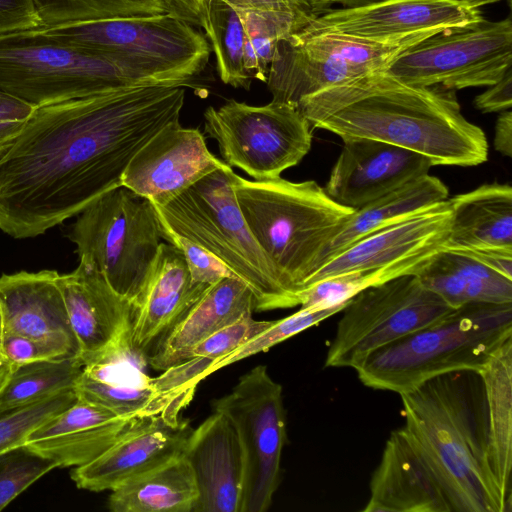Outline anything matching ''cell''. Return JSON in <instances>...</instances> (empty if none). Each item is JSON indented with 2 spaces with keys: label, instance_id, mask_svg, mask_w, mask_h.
<instances>
[{
  "label": "cell",
  "instance_id": "6da1fadb",
  "mask_svg": "<svg viewBox=\"0 0 512 512\" xmlns=\"http://www.w3.org/2000/svg\"><path fill=\"white\" fill-rule=\"evenodd\" d=\"M183 86L109 91L37 107L0 156V230L44 234L121 186L133 155L179 121Z\"/></svg>",
  "mask_w": 512,
  "mask_h": 512
},
{
  "label": "cell",
  "instance_id": "7a4b0ae2",
  "mask_svg": "<svg viewBox=\"0 0 512 512\" xmlns=\"http://www.w3.org/2000/svg\"><path fill=\"white\" fill-rule=\"evenodd\" d=\"M297 107L313 128L411 150L433 166L470 167L488 158L486 136L462 114L455 91L407 84L385 70L305 97Z\"/></svg>",
  "mask_w": 512,
  "mask_h": 512
},
{
  "label": "cell",
  "instance_id": "3957f363",
  "mask_svg": "<svg viewBox=\"0 0 512 512\" xmlns=\"http://www.w3.org/2000/svg\"><path fill=\"white\" fill-rule=\"evenodd\" d=\"M399 395L405 423L398 430L448 512H510L492 468L480 371L445 373Z\"/></svg>",
  "mask_w": 512,
  "mask_h": 512
},
{
  "label": "cell",
  "instance_id": "277c9868",
  "mask_svg": "<svg viewBox=\"0 0 512 512\" xmlns=\"http://www.w3.org/2000/svg\"><path fill=\"white\" fill-rule=\"evenodd\" d=\"M512 337V303H469L369 354L354 370L367 387L408 392L436 376L481 371Z\"/></svg>",
  "mask_w": 512,
  "mask_h": 512
},
{
  "label": "cell",
  "instance_id": "5b68a950",
  "mask_svg": "<svg viewBox=\"0 0 512 512\" xmlns=\"http://www.w3.org/2000/svg\"><path fill=\"white\" fill-rule=\"evenodd\" d=\"M232 185L251 233L285 286L297 294L354 209L334 201L313 180H248L234 172Z\"/></svg>",
  "mask_w": 512,
  "mask_h": 512
},
{
  "label": "cell",
  "instance_id": "8992f818",
  "mask_svg": "<svg viewBox=\"0 0 512 512\" xmlns=\"http://www.w3.org/2000/svg\"><path fill=\"white\" fill-rule=\"evenodd\" d=\"M151 85L187 86L177 76L87 52L39 28L0 34V90L35 108Z\"/></svg>",
  "mask_w": 512,
  "mask_h": 512
},
{
  "label": "cell",
  "instance_id": "52a82bcc",
  "mask_svg": "<svg viewBox=\"0 0 512 512\" xmlns=\"http://www.w3.org/2000/svg\"><path fill=\"white\" fill-rule=\"evenodd\" d=\"M228 164L204 176L164 206L159 225L200 246L251 290L255 311L292 308L289 290L251 233L238 206Z\"/></svg>",
  "mask_w": 512,
  "mask_h": 512
},
{
  "label": "cell",
  "instance_id": "ba28073f",
  "mask_svg": "<svg viewBox=\"0 0 512 512\" xmlns=\"http://www.w3.org/2000/svg\"><path fill=\"white\" fill-rule=\"evenodd\" d=\"M69 238L76 244L79 261L95 267L136 306L161 244L154 205L118 186L78 214Z\"/></svg>",
  "mask_w": 512,
  "mask_h": 512
},
{
  "label": "cell",
  "instance_id": "9c48e42d",
  "mask_svg": "<svg viewBox=\"0 0 512 512\" xmlns=\"http://www.w3.org/2000/svg\"><path fill=\"white\" fill-rule=\"evenodd\" d=\"M439 32L378 41L303 27L278 42L265 83L272 100L297 106L305 97L386 70L402 52Z\"/></svg>",
  "mask_w": 512,
  "mask_h": 512
},
{
  "label": "cell",
  "instance_id": "30bf717a",
  "mask_svg": "<svg viewBox=\"0 0 512 512\" xmlns=\"http://www.w3.org/2000/svg\"><path fill=\"white\" fill-rule=\"evenodd\" d=\"M46 35L87 52L130 61L187 81L206 67L210 46L171 13L44 25Z\"/></svg>",
  "mask_w": 512,
  "mask_h": 512
},
{
  "label": "cell",
  "instance_id": "8fae6325",
  "mask_svg": "<svg viewBox=\"0 0 512 512\" xmlns=\"http://www.w3.org/2000/svg\"><path fill=\"white\" fill-rule=\"evenodd\" d=\"M203 115L205 132L217 142L223 161L254 180L279 177L311 148V124L285 102L254 106L230 99Z\"/></svg>",
  "mask_w": 512,
  "mask_h": 512
},
{
  "label": "cell",
  "instance_id": "7c38bea8",
  "mask_svg": "<svg viewBox=\"0 0 512 512\" xmlns=\"http://www.w3.org/2000/svg\"><path fill=\"white\" fill-rule=\"evenodd\" d=\"M512 68V21L446 29L398 55L386 72L411 85L457 91L488 87Z\"/></svg>",
  "mask_w": 512,
  "mask_h": 512
},
{
  "label": "cell",
  "instance_id": "4fadbf2b",
  "mask_svg": "<svg viewBox=\"0 0 512 512\" xmlns=\"http://www.w3.org/2000/svg\"><path fill=\"white\" fill-rule=\"evenodd\" d=\"M214 411L235 427L244 458L240 512H265L280 484L286 442L282 386L257 365L240 376L231 391L212 401Z\"/></svg>",
  "mask_w": 512,
  "mask_h": 512
},
{
  "label": "cell",
  "instance_id": "5bb4252c",
  "mask_svg": "<svg viewBox=\"0 0 512 512\" xmlns=\"http://www.w3.org/2000/svg\"><path fill=\"white\" fill-rule=\"evenodd\" d=\"M455 308L425 288L416 274L370 286L340 318L325 367L355 369L375 350L442 318Z\"/></svg>",
  "mask_w": 512,
  "mask_h": 512
},
{
  "label": "cell",
  "instance_id": "9a60e30c",
  "mask_svg": "<svg viewBox=\"0 0 512 512\" xmlns=\"http://www.w3.org/2000/svg\"><path fill=\"white\" fill-rule=\"evenodd\" d=\"M451 218L447 199L381 228L324 262L303 288L322 279L354 271L378 270L390 279L417 274L444 249Z\"/></svg>",
  "mask_w": 512,
  "mask_h": 512
},
{
  "label": "cell",
  "instance_id": "2e32d148",
  "mask_svg": "<svg viewBox=\"0 0 512 512\" xmlns=\"http://www.w3.org/2000/svg\"><path fill=\"white\" fill-rule=\"evenodd\" d=\"M204 135L174 121L154 134L130 159L121 185L164 206L209 173L225 166Z\"/></svg>",
  "mask_w": 512,
  "mask_h": 512
},
{
  "label": "cell",
  "instance_id": "e0dca14e",
  "mask_svg": "<svg viewBox=\"0 0 512 512\" xmlns=\"http://www.w3.org/2000/svg\"><path fill=\"white\" fill-rule=\"evenodd\" d=\"M483 19L480 9L453 0H380L360 7L331 9L304 27L386 41L467 27Z\"/></svg>",
  "mask_w": 512,
  "mask_h": 512
},
{
  "label": "cell",
  "instance_id": "ac0fdd59",
  "mask_svg": "<svg viewBox=\"0 0 512 512\" xmlns=\"http://www.w3.org/2000/svg\"><path fill=\"white\" fill-rule=\"evenodd\" d=\"M58 282L84 364L104 355L132 351L129 336L135 306L95 267L79 261L74 271L59 274Z\"/></svg>",
  "mask_w": 512,
  "mask_h": 512
},
{
  "label": "cell",
  "instance_id": "d6986e66",
  "mask_svg": "<svg viewBox=\"0 0 512 512\" xmlns=\"http://www.w3.org/2000/svg\"><path fill=\"white\" fill-rule=\"evenodd\" d=\"M191 430L181 412L139 418L97 458L75 467L71 477L81 489L111 491L127 479L181 454Z\"/></svg>",
  "mask_w": 512,
  "mask_h": 512
},
{
  "label": "cell",
  "instance_id": "ffe728a7",
  "mask_svg": "<svg viewBox=\"0 0 512 512\" xmlns=\"http://www.w3.org/2000/svg\"><path fill=\"white\" fill-rule=\"evenodd\" d=\"M432 166L428 158L385 142L344 139L324 190L355 210L428 174Z\"/></svg>",
  "mask_w": 512,
  "mask_h": 512
},
{
  "label": "cell",
  "instance_id": "44dd1931",
  "mask_svg": "<svg viewBox=\"0 0 512 512\" xmlns=\"http://www.w3.org/2000/svg\"><path fill=\"white\" fill-rule=\"evenodd\" d=\"M182 453L198 490L193 512H240L244 458L230 420L214 411L191 430Z\"/></svg>",
  "mask_w": 512,
  "mask_h": 512
},
{
  "label": "cell",
  "instance_id": "7402d4cb",
  "mask_svg": "<svg viewBox=\"0 0 512 512\" xmlns=\"http://www.w3.org/2000/svg\"><path fill=\"white\" fill-rule=\"evenodd\" d=\"M141 364H147L145 359L130 350L87 362L75 385L76 395L126 417L181 412L192 397L163 391Z\"/></svg>",
  "mask_w": 512,
  "mask_h": 512
},
{
  "label": "cell",
  "instance_id": "603a6c76",
  "mask_svg": "<svg viewBox=\"0 0 512 512\" xmlns=\"http://www.w3.org/2000/svg\"><path fill=\"white\" fill-rule=\"evenodd\" d=\"M58 276L55 270L0 276L4 332L46 341L80 356Z\"/></svg>",
  "mask_w": 512,
  "mask_h": 512
},
{
  "label": "cell",
  "instance_id": "cb8c5ba5",
  "mask_svg": "<svg viewBox=\"0 0 512 512\" xmlns=\"http://www.w3.org/2000/svg\"><path fill=\"white\" fill-rule=\"evenodd\" d=\"M138 419L77 396L69 407L31 431L25 444L57 467H80L102 454Z\"/></svg>",
  "mask_w": 512,
  "mask_h": 512
},
{
  "label": "cell",
  "instance_id": "d4e9b609",
  "mask_svg": "<svg viewBox=\"0 0 512 512\" xmlns=\"http://www.w3.org/2000/svg\"><path fill=\"white\" fill-rule=\"evenodd\" d=\"M207 289L191 285L182 252L161 242L135 306L129 336L132 351L145 359L153 345Z\"/></svg>",
  "mask_w": 512,
  "mask_h": 512
},
{
  "label": "cell",
  "instance_id": "484cf974",
  "mask_svg": "<svg viewBox=\"0 0 512 512\" xmlns=\"http://www.w3.org/2000/svg\"><path fill=\"white\" fill-rule=\"evenodd\" d=\"M255 311L248 286L235 276L211 285L147 353L146 363L164 371L180 363L182 355L217 330Z\"/></svg>",
  "mask_w": 512,
  "mask_h": 512
},
{
  "label": "cell",
  "instance_id": "4316f807",
  "mask_svg": "<svg viewBox=\"0 0 512 512\" xmlns=\"http://www.w3.org/2000/svg\"><path fill=\"white\" fill-rule=\"evenodd\" d=\"M363 512H448L434 482L398 429L390 433Z\"/></svg>",
  "mask_w": 512,
  "mask_h": 512
},
{
  "label": "cell",
  "instance_id": "83f0119b",
  "mask_svg": "<svg viewBox=\"0 0 512 512\" xmlns=\"http://www.w3.org/2000/svg\"><path fill=\"white\" fill-rule=\"evenodd\" d=\"M452 218L444 249H512V187L491 183L448 198Z\"/></svg>",
  "mask_w": 512,
  "mask_h": 512
},
{
  "label": "cell",
  "instance_id": "f1b7e54d",
  "mask_svg": "<svg viewBox=\"0 0 512 512\" xmlns=\"http://www.w3.org/2000/svg\"><path fill=\"white\" fill-rule=\"evenodd\" d=\"M416 275L425 288L452 308L469 303H512V279L454 250L442 249Z\"/></svg>",
  "mask_w": 512,
  "mask_h": 512
},
{
  "label": "cell",
  "instance_id": "f546056e",
  "mask_svg": "<svg viewBox=\"0 0 512 512\" xmlns=\"http://www.w3.org/2000/svg\"><path fill=\"white\" fill-rule=\"evenodd\" d=\"M448 194L446 185L428 173L353 210L324 249L317 269L359 239L447 200Z\"/></svg>",
  "mask_w": 512,
  "mask_h": 512
},
{
  "label": "cell",
  "instance_id": "4dcf8cb0",
  "mask_svg": "<svg viewBox=\"0 0 512 512\" xmlns=\"http://www.w3.org/2000/svg\"><path fill=\"white\" fill-rule=\"evenodd\" d=\"M198 490L183 453L119 484L108 499L113 512H193Z\"/></svg>",
  "mask_w": 512,
  "mask_h": 512
},
{
  "label": "cell",
  "instance_id": "1f68e13d",
  "mask_svg": "<svg viewBox=\"0 0 512 512\" xmlns=\"http://www.w3.org/2000/svg\"><path fill=\"white\" fill-rule=\"evenodd\" d=\"M480 373L487 400L492 468L502 497L512 507V337Z\"/></svg>",
  "mask_w": 512,
  "mask_h": 512
},
{
  "label": "cell",
  "instance_id": "d6a6232c",
  "mask_svg": "<svg viewBox=\"0 0 512 512\" xmlns=\"http://www.w3.org/2000/svg\"><path fill=\"white\" fill-rule=\"evenodd\" d=\"M83 367L84 362L80 356L69 355L30 362L11 369L0 388V406H21L74 390Z\"/></svg>",
  "mask_w": 512,
  "mask_h": 512
},
{
  "label": "cell",
  "instance_id": "836d02e7",
  "mask_svg": "<svg viewBox=\"0 0 512 512\" xmlns=\"http://www.w3.org/2000/svg\"><path fill=\"white\" fill-rule=\"evenodd\" d=\"M203 29L221 81L248 90L252 78L245 69V31L237 10L222 0H208Z\"/></svg>",
  "mask_w": 512,
  "mask_h": 512
},
{
  "label": "cell",
  "instance_id": "e575fe53",
  "mask_svg": "<svg viewBox=\"0 0 512 512\" xmlns=\"http://www.w3.org/2000/svg\"><path fill=\"white\" fill-rule=\"evenodd\" d=\"M236 10L245 31V69L252 80L266 82L278 42L312 20L285 11Z\"/></svg>",
  "mask_w": 512,
  "mask_h": 512
},
{
  "label": "cell",
  "instance_id": "d590c367",
  "mask_svg": "<svg viewBox=\"0 0 512 512\" xmlns=\"http://www.w3.org/2000/svg\"><path fill=\"white\" fill-rule=\"evenodd\" d=\"M44 25L168 13L164 0H35Z\"/></svg>",
  "mask_w": 512,
  "mask_h": 512
},
{
  "label": "cell",
  "instance_id": "8d00e7d4",
  "mask_svg": "<svg viewBox=\"0 0 512 512\" xmlns=\"http://www.w3.org/2000/svg\"><path fill=\"white\" fill-rule=\"evenodd\" d=\"M76 398L75 390H67L21 406H0V452L25 443L31 431L69 407Z\"/></svg>",
  "mask_w": 512,
  "mask_h": 512
},
{
  "label": "cell",
  "instance_id": "74e56055",
  "mask_svg": "<svg viewBox=\"0 0 512 512\" xmlns=\"http://www.w3.org/2000/svg\"><path fill=\"white\" fill-rule=\"evenodd\" d=\"M345 307L346 305H342L321 310L300 308L297 312L288 317L274 320V323L270 327L254 336L229 355L218 360L212 366V372L252 355L265 352L282 341L341 312Z\"/></svg>",
  "mask_w": 512,
  "mask_h": 512
},
{
  "label": "cell",
  "instance_id": "f35d334b",
  "mask_svg": "<svg viewBox=\"0 0 512 512\" xmlns=\"http://www.w3.org/2000/svg\"><path fill=\"white\" fill-rule=\"evenodd\" d=\"M55 467L25 443L0 452V511Z\"/></svg>",
  "mask_w": 512,
  "mask_h": 512
},
{
  "label": "cell",
  "instance_id": "ab89813d",
  "mask_svg": "<svg viewBox=\"0 0 512 512\" xmlns=\"http://www.w3.org/2000/svg\"><path fill=\"white\" fill-rule=\"evenodd\" d=\"M273 323L274 320H255L253 314L244 315L191 347L182 355L180 362L202 357L214 365Z\"/></svg>",
  "mask_w": 512,
  "mask_h": 512
},
{
  "label": "cell",
  "instance_id": "60d3db41",
  "mask_svg": "<svg viewBox=\"0 0 512 512\" xmlns=\"http://www.w3.org/2000/svg\"><path fill=\"white\" fill-rule=\"evenodd\" d=\"M160 234L161 238L182 252L192 286L207 289L222 278L233 276L220 261L190 240L161 226Z\"/></svg>",
  "mask_w": 512,
  "mask_h": 512
},
{
  "label": "cell",
  "instance_id": "b9f144b4",
  "mask_svg": "<svg viewBox=\"0 0 512 512\" xmlns=\"http://www.w3.org/2000/svg\"><path fill=\"white\" fill-rule=\"evenodd\" d=\"M69 355L71 354L63 348L52 343L3 332L1 359L10 367V370L26 363Z\"/></svg>",
  "mask_w": 512,
  "mask_h": 512
},
{
  "label": "cell",
  "instance_id": "7bdbcfd3",
  "mask_svg": "<svg viewBox=\"0 0 512 512\" xmlns=\"http://www.w3.org/2000/svg\"><path fill=\"white\" fill-rule=\"evenodd\" d=\"M35 107L0 90V156L24 128Z\"/></svg>",
  "mask_w": 512,
  "mask_h": 512
},
{
  "label": "cell",
  "instance_id": "ee69618b",
  "mask_svg": "<svg viewBox=\"0 0 512 512\" xmlns=\"http://www.w3.org/2000/svg\"><path fill=\"white\" fill-rule=\"evenodd\" d=\"M41 26L35 0H0V34Z\"/></svg>",
  "mask_w": 512,
  "mask_h": 512
},
{
  "label": "cell",
  "instance_id": "f6af8a7d",
  "mask_svg": "<svg viewBox=\"0 0 512 512\" xmlns=\"http://www.w3.org/2000/svg\"><path fill=\"white\" fill-rule=\"evenodd\" d=\"M475 107L483 113L503 112L512 106V68L495 84L474 99Z\"/></svg>",
  "mask_w": 512,
  "mask_h": 512
},
{
  "label": "cell",
  "instance_id": "bcb514c9",
  "mask_svg": "<svg viewBox=\"0 0 512 512\" xmlns=\"http://www.w3.org/2000/svg\"><path fill=\"white\" fill-rule=\"evenodd\" d=\"M238 10H275L290 12L307 19L317 18L307 0H222Z\"/></svg>",
  "mask_w": 512,
  "mask_h": 512
},
{
  "label": "cell",
  "instance_id": "7dc6e473",
  "mask_svg": "<svg viewBox=\"0 0 512 512\" xmlns=\"http://www.w3.org/2000/svg\"><path fill=\"white\" fill-rule=\"evenodd\" d=\"M454 251L468 255L490 269L512 279V249L477 248Z\"/></svg>",
  "mask_w": 512,
  "mask_h": 512
},
{
  "label": "cell",
  "instance_id": "c3c4849f",
  "mask_svg": "<svg viewBox=\"0 0 512 512\" xmlns=\"http://www.w3.org/2000/svg\"><path fill=\"white\" fill-rule=\"evenodd\" d=\"M208 0H164L169 13L194 27H204Z\"/></svg>",
  "mask_w": 512,
  "mask_h": 512
},
{
  "label": "cell",
  "instance_id": "681fc988",
  "mask_svg": "<svg viewBox=\"0 0 512 512\" xmlns=\"http://www.w3.org/2000/svg\"><path fill=\"white\" fill-rule=\"evenodd\" d=\"M494 148L500 154L512 156V112L509 110L500 113L496 120L494 132Z\"/></svg>",
  "mask_w": 512,
  "mask_h": 512
},
{
  "label": "cell",
  "instance_id": "f907efd6",
  "mask_svg": "<svg viewBox=\"0 0 512 512\" xmlns=\"http://www.w3.org/2000/svg\"><path fill=\"white\" fill-rule=\"evenodd\" d=\"M380 0H307L315 16H320L331 10L333 5H340L342 8H354L364 6Z\"/></svg>",
  "mask_w": 512,
  "mask_h": 512
},
{
  "label": "cell",
  "instance_id": "816d5d0a",
  "mask_svg": "<svg viewBox=\"0 0 512 512\" xmlns=\"http://www.w3.org/2000/svg\"><path fill=\"white\" fill-rule=\"evenodd\" d=\"M453 1L458 2L462 5H466L471 8L479 9L480 7H482L484 5L499 2L501 0H453Z\"/></svg>",
  "mask_w": 512,
  "mask_h": 512
},
{
  "label": "cell",
  "instance_id": "f5cc1de1",
  "mask_svg": "<svg viewBox=\"0 0 512 512\" xmlns=\"http://www.w3.org/2000/svg\"><path fill=\"white\" fill-rule=\"evenodd\" d=\"M10 372V367L3 361L0 362V388L5 382L8 374Z\"/></svg>",
  "mask_w": 512,
  "mask_h": 512
},
{
  "label": "cell",
  "instance_id": "db71d44e",
  "mask_svg": "<svg viewBox=\"0 0 512 512\" xmlns=\"http://www.w3.org/2000/svg\"><path fill=\"white\" fill-rule=\"evenodd\" d=\"M3 332H4L3 319H2V314H1V310H0V362L2 361V359H1V341H2Z\"/></svg>",
  "mask_w": 512,
  "mask_h": 512
}]
</instances>
